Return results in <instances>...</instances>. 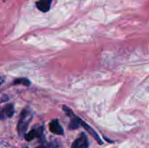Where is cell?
<instances>
[{"instance_id": "obj_12", "label": "cell", "mask_w": 149, "mask_h": 148, "mask_svg": "<svg viewBox=\"0 0 149 148\" xmlns=\"http://www.w3.org/2000/svg\"><path fill=\"white\" fill-rule=\"evenodd\" d=\"M24 148H29V147H25Z\"/></svg>"}, {"instance_id": "obj_11", "label": "cell", "mask_w": 149, "mask_h": 148, "mask_svg": "<svg viewBox=\"0 0 149 148\" xmlns=\"http://www.w3.org/2000/svg\"><path fill=\"white\" fill-rule=\"evenodd\" d=\"M36 148H45V147H42V146H40V147H36Z\"/></svg>"}, {"instance_id": "obj_7", "label": "cell", "mask_w": 149, "mask_h": 148, "mask_svg": "<svg viewBox=\"0 0 149 148\" xmlns=\"http://www.w3.org/2000/svg\"><path fill=\"white\" fill-rule=\"evenodd\" d=\"M81 125L83 126V127L84 128V129H86V131H87L88 132V133H90V134L91 135V136H93V137H94L95 139V140L97 141V142H98V143L100 144V145H103V142H102V140H101V139H100V138L99 137V136H98V135H97V133H96L94 129H93V128L91 127V126H89V125L87 124V123H86L85 122H84V120H81Z\"/></svg>"}, {"instance_id": "obj_3", "label": "cell", "mask_w": 149, "mask_h": 148, "mask_svg": "<svg viewBox=\"0 0 149 148\" xmlns=\"http://www.w3.org/2000/svg\"><path fill=\"white\" fill-rule=\"evenodd\" d=\"M36 137L39 138V139H42L43 137V128L42 126L37 129H32L25 135V139L27 141H31Z\"/></svg>"}, {"instance_id": "obj_5", "label": "cell", "mask_w": 149, "mask_h": 148, "mask_svg": "<svg viewBox=\"0 0 149 148\" xmlns=\"http://www.w3.org/2000/svg\"><path fill=\"white\" fill-rule=\"evenodd\" d=\"M15 113L14 106L12 104H7L5 107H3L1 110V119L4 120L6 118H10L13 116Z\"/></svg>"}, {"instance_id": "obj_8", "label": "cell", "mask_w": 149, "mask_h": 148, "mask_svg": "<svg viewBox=\"0 0 149 148\" xmlns=\"http://www.w3.org/2000/svg\"><path fill=\"white\" fill-rule=\"evenodd\" d=\"M71 120L69 123V126H68V128L71 130H74V129H77L79 127V126L81 125V119H80L79 118L76 116L75 115L71 117Z\"/></svg>"}, {"instance_id": "obj_10", "label": "cell", "mask_w": 149, "mask_h": 148, "mask_svg": "<svg viewBox=\"0 0 149 148\" xmlns=\"http://www.w3.org/2000/svg\"><path fill=\"white\" fill-rule=\"evenodd\" d=\"M9 100V97L7 95H3L1 97V102H4L7 101Z\"/></svg>"}, {"instance_id": "obj_9", "label": "cell", "mask_w": 149, "mask_h": 148, "mask_svg": "<svg viewBox=\"0 0 149 148\" xmlns=\"http://www.w3.org/2000/svg\"><path fill=\"white\" fill-rule=\"evenodd\" d=\"M13 84H23V85L26 86H30L31 82L27 78H20L15 80L14 82H13Z\"/></svg>"}, {"instance_id": "obj_4", "label": "cell", "mask_w": 149, "mask_h": 148, "mask_svg": "<svg viewBox=\"0 0 149 148\" xmlns=\"http://www.w3.org/2000/svg\"><path fill=\"white\" fill-rule=\"evenodd\" d=\"M49 129L52 133L57 135H63V129L60 124V122L58 119H54L51 120L49 124Z\"/></svg>"}, {"instance_id": "obj_6", "label": "cell", "mask_w": 149, "mask_h": 148, "mask_svg": "<svg viewBox=\"0 0 149 148\" xmlns=\"http://www.w3.org/2000/svg\"><path fill=\"white\" fill-rule=\"evenodd\" d=\"M52 0H39L36 2V6L39 10L42 12H47L49 10Z\"/></svg>"}, {"instance_id": "obj_1", "label": "cell", "mask_w": 149, "mask_h": 148, "mask_svg": "<svg viewBox=\"0 0 149 148\" xmlns=\"http://www.w3.org/2000/svg\"><path fill=\"white\" fill-rule=\"evenodd\" d=\"M32 118H33V113L30 109L26 108L23 110L20 115L18 123L17 125V131L19 136H23V135L24 136L26 135V132Z\"/></svg>"}, {"instance_id": "obj_2", "label": "cell", "mask_w": 149, "mask_h": 148, "mask_svg": "<svg viewBox=\"0 0 149 148\" xmlns=\"http://www.w3.org/2000/svg\"><path fill=\"white\" fill-rule=\"evenodd\" d=\"M89 142L87 136L84 133H81L80 136L73 142L71 148H87Z\"/></svg>"}]
</instances>
